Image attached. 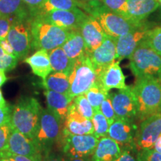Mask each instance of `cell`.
Segmentation results:
<instances>
[{
    "instance_id": "cell-21",
    "label": "cell",
    "mask_w": 161,
    "mask_h": 161,
    "mask_svg": "<svg viewBox=\"0 0 161 161\" xmlns=\"http://www.w3.org/2000/svg\"><path fill=\"white\" fill-rule=\"evenodd\" d=\"M43 94L46 98L48 109L55 114L64 123L69 104L73 99L70 97L69 94L60 93L51 90H45Z\"/></svg>"
},
{
    "instance_id": "cell-20",
    "label": "cell",
    "mask_w": 161,
    "mask_h": 161,
    "mask_svg": "<svg viewBox=\"0 0 161 161\" xmlns=\"http://www.w3.org/2000/svg\"><path fill=\"white\" fill-rule=\"evenodd\" d=\"M123 148L116 141L110 136L101 137L93 154L92 161H115L121 154Z\"/></svg>"
},
{
    "instance_id": "cell-12",
    "label": "cell",
    "mask_w": 161,
    "mask_h": 161,
    "mask_svg": "<svg viewBox=\"0 0 161 161\" xmlns=\"http://www.w3.org/2000/svg\"><path fill=\"white\" fill-rule=\"evenodd\" d=\"M8 152L29 158L32 161H42L44 154L40 147L31 139L12 127L9 137Z\"/></svg>"
},
{
    "instance_id": "cell-46",
    "label": "cell",
    "mask_w": 161,
    "mask_h": 161,
    "mask_svg": "<svg viewBox=\"0 0 161 161\" xmlns=\"http://www.w3.org/2000/svg\"><path fill=\"white\" fill-rule=\"evenodd\" d=\"M7 81V77H6L5 72L0 70V87Z\"/></svg>"
},
{
    "instance_id": "cell-24",
    "label": "cell",
    "mask_w": 161,
    "mask_h": 161,
    "mask_svg": "<svg viewBox=\"0 0 161 161\" xmlns=\"http://www.w3.org/2000/svg\"><path fill=\"white\" fill-rule=\"evenodd\" d=\"M61 47L66 55L74 62L87 54L85 42L80 30L70 31L67 39Z\"/></svg>"
},
{
    "instance_id": "cell-44",
    "label": "cell",
    "mask_w": 161,
    "mask_h": 161,
    "mask_svg": "<svg viewBox=\"0 0 161 161\" xmlns=\"http://www.w3.org/2000/svg\"><path fill=\"white\" fill-rule=\"evenodd\" d=\"M0 46L5 52H7L8 54H10V55H14V51L13 47H12L11 44L9 43V42L8 41V40L3 39L0 40Z\"/></svg>"
},
{
    "instance_id": "cell-19",
    "label": "cell",
    "mask_w": 161,
    "mask_h": 161,
    "mask_svg": "<svg viewBox=\"0 0 161 161\" xmlns=\"http://www.w3.org/2000/svg\"><path fill=\"white\" fill-rule=\"evenodd\" d=\"M98 81L107 91H110L112 89H124L128 86L119 60H115L100 74Z\"/></svg>"
},
{
    "instance_id": "cell-43",
    "label": "cell",
    "mask_w": 161,
    "mask_h": 161,
    "mask_svg": "<svg viewBox=\"0 0 161 161\" xmlns=\"http://www.w3.org/2000/svg\"><path fill=\"white\" fill-rule=\"evenodd\" d=\"M42 161H66V158L62 154L51 151L44 155Z\"/></svg>"
},
{
    "instance_id": "cell-37",
    "label": "cell",
    "mask_w": 161,
    "mask_h": 161,
    "mask_svg": "<svg viewBox=\"0 0 161 161\" xmlns=\"http://www.w3.org/2000/svg\"><path fill=\"white\" fill-rule=\"evenodd\" d=\"M17 20V18L12 17H0V40L5 39L10 29Z\"/></svg>"
},
{
    "instance_id": "cell-7",
    "label": "cell",
    "mask_w": 161,
    "mask_h": 161,
    "mask_svg": "<svg viewBox=\"0 0 161 161\" xmlns=\"http://www.w3.org/2000/svg\"><path fill=\"white\" fill-rule=\"evenodd\" d=\"M69 77V96L72 99L85 94L98 81V75L88 54L76 60Z\"/></svg>"
},
{
    "instance_id": "cell-31",
    "label": "cell",
    "mask_w": 161,
    "mask_h": 161,
    "mask_svg": "<svg viewBox=\"0 0 161 161\" xmlns=\"http://www.w3.org/2000/svg\"><path fill=\"white\" fill-rule=\"evenodd\" d=\"M72 103L80 115L87 119H92L95 110L92 108V105L90 104L89 101L87 100L84 94L74 98L72 100Z\"/></svg>"
},
{
    "instance_id": "cell-18",
    "label": "cell",
    "mask_w": 161,
    "mask_h": 161,
    "mask_svg": "<svg viewBox=\"0 0 161 161\" xmlns=\"http://www.w3.org/2000/svg\"><path fill=\"white\" fill-rule=\"evenodd\" d=\"M79 30L85 42L87 54L97 49L107 37L99 22L91 15H88Z\"/></svg>"
},
{
    "instance_id": "cell-22",
    "label": "cell",
    "mask_w": 161,
    "mask_h": 161,
    "mask_svg": "<svg viewBox=\"0 0 161 161\" xmlns=\"http://www.w3.org/2000/svg\"><path fill=\"white\" fill-rule=\"evenodd\" d=\"M159 6L158 0H128V17L134 23H142Z\"/></svg>"
},
{
    "instance_id": "cell-2",
    "label": "cell",
    "mask_w": 161,
    "mask_h": 161,
    "mask_svg": "<svg viewBox=\"0 0 161 161\" xmlns=\"http://www.w3.org/2000/svg\"><path fill=\"white\" fill-rule=\"evenodd\" d=\"M133 91L136 98L137 117L143 120L159 112L161 105V79L136 78Z\"/></svg>"
},
{
    "instance_id": "cell-23",
    "label": "cell",
    "mask_w": 161,
    "mask_h": 161,
    "mask_svg": "<svg viewBox=\"0 0 161 161\" xmlns=\"http://www.w3.org/2000/svg\"><path fill=\"white\" fill-rule=\"evenodd\" d=\"M25 62L30 66L32 72L41 78L43 80L52 72L49 52L45 49L37 50L35 53L26 58Z\"/></svg>"
},
{
    "instance_id": "cell-6",
    "label": "cell",
    "mask_w": 161,
    "mask_h": 161,
    "mask_svg": "<svg viewBox=\"0 0 161 161\" xmlns=\"http://www.w3.org/2000/svg\"><path fill=\"white\" fill-rule=\"evenodd\" d=\"M87 13L98 19L107 35L114 38L125 35L143 23H136L126 19L106 8L102 3L90 8Z\"/></svg>"
},
{
    "instance_id": "cell-50",
    "label": "cell",
    "mask_w": 161,
    "mask_h": 161,
    "mask_svg": "<svg viewBox=\"0 0 161 161\" xmlns=\"http://www.w3.org/2000/svg\"><path fill=\"white\" fill-rule=\"evenodd\" d=\"M0 161H14L9 157L5 155L3 153H0Z\"/></svg>"
},
{
    "instance_id": "cell-28",
    "label": "cell",
    "mask_w": 161,
    "mask_h": 161,
    "mask_svg": "<svg viewBox=\"0 0 161 161\" xmlns=\"http://www.w3.org/2000/svg\"><path fill=\"white\" fill-rule=\"evenodd\" d=\"M78 5L77 0H46L43 5L32 14L31 18L52 11L73 9L78 8Z\"/></svg>"
},
{
    "instance_id": "cell-3",
    "label": "cell",
    "mask_w": 161,
    "mask_h": 161,
    "mask_svg": "<svg viewBox=\"0 0 161 161\" xmlns=\"http://www.w3.org/2000/svg\"><path fill=\"white\" fill-rule=\"evenodd\" d=\"M30 30L31 49L48 52L62 46L70 32L37 17L31 18Z\"/></svg>"
},
{
    "instance_id": "cell-36",
    "label": "cell",
    "mask_w": 161,
    "mask_h": 161,
    "mask_svg": "<svg viewBox=\"0 0 161 161\" xmlns=\"http://www.w3.org/2000/svg\"><path fill=\"white\" fill-rule=\"evenodd\" d=\"M100 110L102 113V114L105 116L109 125L112 124L117 118L114 108H113L111 100H110L109 96L104 100V102L101 104Z\"/></svg>"
},
{
    "instance_id": "cell-42",
    "label": "cell",
    "mask_w": 161,
    "mask_h": 161,
    "mask_svg": "<svg viewBox=\"0 0 161 161\" xmlns=\"http://www.w3.org/2000/svg\"><path fill=\"white\" fill-rule=\"evenodd\" d=\"M78 3V8L84 9L86 12L92 6L102 3V0H77Z\"/></svg>"
},
{
    "instance_id": "cell-47",
    "label": "cell",
    "mask_w": 161,
    "mask_h": 161,
    "mask_svg": "<svg viewBox=\"0 0 161 161\" xmlns=\"http://www.w3.org/2000/svg\"><path fill=\"white\" fill-rule=\"evenodd\" d=\"M154 148L157 151V152H158L161 154V135L159 136L158 140H157L155 144H154Z\"/></svg>"
},
{
    "instance_id": "cell-49",
    "label": "cell",
    "mask_w": 161,
    "mask_h": 161,
    "mask_svg": "<svg viewBox=\"0 0 161 161\" xmlns=\"http://www.w3.org/2000/svg\"><path fill=\"white\" fill-rule=\"evenodd\" d=\"M8 104L6 103L5 98H4L3 96V92H2L1 89H0V107H5Z\"/></svg>"
},
{
    "instance_id": "cell-10",
    "label": "cell",
    "mask_w": 161,
    "mask_h": 161,
    "mask_svg": "<svg viewBox=\"0 0 161 161\" xmlns=\"http://www.w3.org/2000/svg\"><path fill=\"white\" fill-rule=\"evenodd\" d=\"M88 14L79 8L69 10H57L36 16L45 21L67 31L79 30Z\"/></svg>"
},
{
    "instance_id": "cell-9",
    "label": "cell",
    "mask_w": 161,
    "mask_h": 161,
    "mask_svg": "<svg viewBox=\"0 0 161 161\" xmlns=\"http://www.w3.org/2000/svg\"><path fill=\"white\" fill-rule=\"evenodd\" d=\"M161 135V112L142 120L134 136L136 152L154 148L157 140Z\"/></svg>"
},
{
    "instance_id": "cell-5",
    "label": "cell",
    "mask_w": 161,
    "mask_h": 161,
    "mask_svg": "<svg viewBox=\"0 0 161 161\" xmlns=\"http://www.w3.org/2000/svg\"><path fill=\"white\" fill-rule=\"evenodd\" d=\"M64 123L48 108H42L37 132L33 140L40 147L43 154L52 151L56 143L60 142Z\"/></svg>"
},
{
    "instance_id": "cell-15",
    "label": "cell",
    "mask_w": 161,
    "mask_h": 161,
    "mask_svg": "<svg viewBox=\"0 0 161 161\" xmlns=\"http://www.w3.org/2000/svg\"><path fill=\"white\" fill-rule=\"evenodd\" d=\"M116 39L107 35L97 49L88 54L98 76L116 59Z\"/></svg>"
},
{
    "instance_id": "cell-13",
    "label": "cell",
    "mask_w": 161,
    "mask_h": 161,
    "mask_svg": "<svg viewBox=\"0 0 161 161\" xmlns=\"http://www.w3.org/2000/svg\"><path fill=\"white\" fill-rule=\"evenodd\" d=\"M109 96L118 118L133 121L134 118L137 117L136 98L132 87L127 86L110 94Z\"/></svg>"
},
{
    "instance_id": "cell-17",
    "label": "cell",
    "mask_w": 161,
    "mask_h": 161,
    "mask_svg": "<svg viewBox=\"0 0 161 161\" xmlns=\"http://www.w3.org/2000/svg\"><path fill=\"white\" fill-rule=\"evenodd\" d=\"M132 122L131 120L117 117L110 125L108 136L125 148H135L134 136L136 128Z\"/></svg>"
},
{
    "instance_id": "cell-27",
    "label": "cell",
    "mask_w": 161,
    "mask_h": 161,
    "mask_svg": "<svg viewBox=\"0 0 161 161\" xmlns=\"http://www.w3.org/2000/svg\"><path fill=\"white\" fill-rule=\"evenodd\" d=\"M52 71L64 72L69 75L75 62L66 55L62 47H58L49 52Z\"/></svg>"
},
{
    "instance_id": "cell-45",
    "label": "cell",
    "mask_w": 161,
    "mask_h": 161,
    "mask_svg": "<svg viewBox=\"0 0 161 161\" xmlns=\"http://www.w3.org/2000/svg\"><path fill=\"white\" fill-rule=\"evenodd\" d=\"M3 154H4L6 156L9 157V158H11V159H13L14 161H32L31 160H30L29 158H26V157H24L22 155H18V154H13V153H11L10 152H3Z\"/></svg>"
},
{
    "instance_id": "cell-26",
    "label": "cell",
    "mask_w": 161,
    "mask_h": 161,
    "mask_svg": "<svg viewBox=\"0 0 161 161\" xmlns=\"http://www.w3.org/2000/svg\"><path fill=\"white\" fill-rule=\"evenodd\" d=\"M41 86L46 90L69 94V77L64 72H53L42 80Z\"/></svg>"
},
{
    "instance_id": "cell-35",
    "label": "cell",
    "mask_w": 161,
    "mask_h": 161,
    "mask_svg": "<svg viewBox=\"0 0 161 161\" xmlns=\"http://www.w3.org/2000/svg\"><path fill=\"white\" fill-rule=\"evenodd\" d=\"M12 130L11 122L0 125V153L8 152L9 137Z\"/></svg>"
},
{
    "instance_id": "cell-48",
    "label": "cell",
    "mask_w": 161,
    "mask_h": 161,
    "mask_svg": "<svg viewBox=\"0 0 161 161\" xmlns=\"http://www.w3.org/2000/svg\"><path fill=\"white\" fill-rule=\"evenodd\" d=\"M66 161H92V160H91V158H66Z\"/></svg>"
},
{
    "instance_id": "cell-29",
    "label": "cell",
    "mask_w": 161,
    "mask_h": 161,
    "mask_svg": "<svg viewBox=\"0 0 161 161\" xmlns=\"http://www.w3.org/2000/svg\"><path fill=\"white\" fill-rule=\"evenodd\" d=\"M84 95L86 96L90 104L96 111V110H100L101 104L109 96V94H108V91L104 89L102 84L98 80L88 90V91Z\"/></svg>"
},
{
    "instance_id": "cell-1",
    "label": "cell",
    "mask_w": 161,
    "mask_h": 161,
    "mask_svg": "<svg viewBox=\"0 0 161 161\" xmlns=\"http://www.w3.org/2000/svg\"><path fill=\"white\" fill-rule=\"evenodd\" d=\"M42 107L37 98L24 96L11 107V126L18 131L33 140L37 132Z\"/></svg>"
},
{
    "instance_id": "cell-30",
    "label": "cell",
    "mask_w": 161,
    "mask_h": 161,
    "mask_svg": "<svg viewBox=\"0 0 161 161\" xmlns=\"http://www.w3.org/2000/svg\"><path fill=\"white\" fill-rule=\"evenodd\" d=\"M94 128V135L98 139L108 136L110 125L100 110H96L91 119Z\"/></svg>"
},
{
    "instance_id": "cell-11",
    "label": "cell",
    "mask_w": 161,
    "mask_h": 161,
    "mask_svg": "<svg viewBox=\"0 0 161 161\" xmlns=\"http://www.w3.org/2000/svg\"><path fill=\"white\" fill-rule=\"evenodd\" d=\"M31 19L17 20L10 29L6 39L9 42L14 55L18 59H23L31 49V35L30 22Z\"/></svg>"
},
{
    "instance_id": "cell-32",
    "label": "cell",
    "mask_w": 161,
    "mask_h": 161,
    "mask_svg": "<svg viewBox=\"0 0 161 161\" xmlns=\"http://www.w3.org/2000/svg\"><path fill=\"white\" fill-rule=\"evenodd\" d=\"M102 3L106 8L130 20L128 13V0H102Z\"/></svg>"
},
{
    "instance_id": "cell-4",
    "label": "cell",
    "mask_w": 161,
    "mask_h": 161,
    "mask_svg": "<svg viewBox=\"0 0 161 161\" xmlns=\"http://www.w3.org/2000/svg\"><path fill=\"white\" fill-rule=\"evenodd\" d=\"M128 58L130 69L136 78L161 79V57L145 40Z\"/></svg>"
},
{
    "instance_id": "cell-51",
    "label": "cell",
    "mask_w": 161,
    "mask_h": 161,
    "mask_svg": "<svg viewBox=\"0 0 161 161\" xmlns=\"http://www.w3.org/2000/svg\"><path fill=\"white\" fill-rule=\"evenodd\" d=\"M158 2H159V5H160V6L161 7V0H158Z\"/></svg>"
},
{
    "instance_id": "cell-14",
    "label": "cell",
    "mask_w": 161,
    "mask_h": 161,
    "mask_svg": "<svg viewBox=\"0 0 161 161\" xmlns=\"http://www.w3.org/2000/svg\"><path fill=\"white\" fill-rule=\"evenodd\" d=\"M150 29L142 23L125 35L116 38V59L120 61L129 58L137 46L144 41Z\"/></svg>"
},
{
    "instance_id": "cell-34",
    "label": "cell",
    "mask_w": 161,
    "mask_h": 161,
    "mask_svg": "<svg viewBox=\"0 0 161 161\" xmlns=\"http://www.w3.org/2000/svg\"><path fill=\"white\" fill-rule=\"evenodd\" d=\"M18 63V58L14 55L5 52L0 46V70L4 72L14 69Z\"/></svg>"
},
{
    "instance_id": "cell-40",
    "label": "cell",
    "mask_w": 161,
    "mask_h": 161,
    "mask_svg": "<svg viewBox=\"0 0 161 161\" xmlns=\"http://www.w3.org/2000/svg\"><path fill=\"white\" fill-rule=\"evenodd\" d=\"M11 108L9 105L0 107V125L10 122Z\"/></svg>"
},
{
    "instance_id": "cell-25",
    "label": "cell",
    "mask_w": 161,
    "mask_h": 161,
    "mask_svg": "<svg viewBox=\"0 0 161 161\" xmlns=\"http://www.w3.org/2000/svg\"><path fill=\"white\" fill-rule=\"evenodd\" d=\"M0 17L31 19L29 7L22 0H0Z\"/></svg>"
},
{
    "instance_id": "cell-41",
    "label": "cell",
    "mask_w": 161,
    "mask_h": 161,
    "mask_svg": "<svg viewBox=\"0 0 161 161\" xmlns=\"http://www.w3.org/2000/svg\"><path fill=\"white\" fill-rule=\"evenodd\" d=\"M29 7L31 17L35 12L44 3L46 0H22Z\"/></svg>"
},
{
    "instance_id": "cell-16",
    "label": "cell",
    "mask_w": 161,
    "mask_h": 161,
    "mask_svg": "<svg viewBox=\"0 0 161 161\" xmlns=\"http://www.w3.org/2000/svg\"><path fill=\"white\" fill-rule=\"evenodd\" d=\"M62 134L85 135L93 134L94 128L92 121L84 118L74 106L72 101L69 104L67 114L64 122Z\"/></svg>"
},
{
    "instance_id": "cell-8",
    "label": "cell",
    "mask_w": 161,
    "mask_h": 161,
    "mask_svg": "<svg viewBox=\"0 0 161 161\" xmlns=\"http://www.w3.org/2000/svg\"><path fill=\"white\" fill-rule=\"evenodd\" d=\"M98 141L99 139L94 134L74 135L62 134L59 142L66 158H85L92 155Z\"/></svg>"
},
{
    "instance_id": "cell-33",
    "label": "cell",
    "mask_w": 161,
    "mask_h": 161,
    "mask_svg": "<svg viewBox=\"0 0 161 161\" xmlns=\"http://www.w3.org/2000/svg\"><path fill=\"white\" fill-rule=\"evenodd\" d=\"M145 42L161 57V26L149 30Z\"/></svg>"
},
{
    "instance_id": "cell-38",
    "label": "cell",
    "mask_w": 161,
    "mask_h": 161,
    "mask_svg": "<svg viewBox=\"0 0 161 161\" xmlns=\"http://www.w3.org/2000/svg\"><path fill=\"white\" fill-rule=\"evenodd\" d=\"M139 161H161V154L154 149L142 150L137 152Z\"/></svg>"
},
{
    "instance_id": "cell-52",
    "label": "cell",
    "mask_w": 161,
    "mask_h": 161,
    "mask_svg": "<svg viewBox=\"0 0 161 161\" xmlns=\"http://www.w3.org/2000/svg\"><path fill=\"white\" fill-rule=\"evenodd\" d=\"M159 112H161V105H160V110H159Z\"/></svg>"
},
{
    "instance_id": "cell-39",
    "label": "cell",
    "mask_w": 161,
    "mask_h": 161,
    "mask_svg": "<svg viewBox=\"0 0 161 161\" xmlns=\"http://www.w3.org/2000/svg\"><path fill=\"white\" fill-rule=\"evenodd\" d=\"M134 149L135 148H124L122 154L115 161H139L137 152L134 154Z\"/></svg>"
}]
</instances>
